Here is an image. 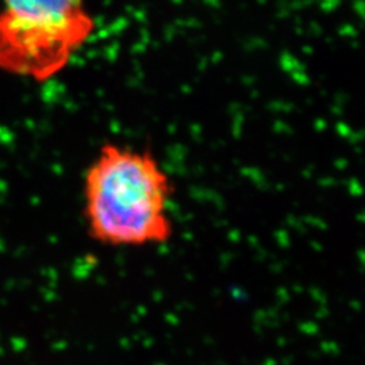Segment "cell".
Segmentation results:
<instances>
[{
    "label": "cell",
    "mask_w": 365,
    "mask_h": 365,
    "mask_svg": "<svg viewBox=\"0 0 365 365\" xmlns=\"http://www.w3.org/2000/svg\"><path fill=\"white\" fill-rule=\"evenodd\" d=\"M173 195L170 172L153 152L105 143L83 179L87 233L105 248L163 247L175 233Z\"/></svg>",
    "instance_id": "6da1fadb"
},
{
    "label": "cell",
    "mask_w": 365,
    "mask_h": 365,
    "mask_svg": "<svg viewBox=\"0 0 365 365\" xmlns=\"http://www.w3.org/2000/svg\"><path fill=\"white\" fill-rule=\"evenodd\" d=\"M0 69L45 81L66 69L91 39L84 0H1Z\"/></svg>",
    "instance_id": "7a4b0ae2"
}]
</instances>
